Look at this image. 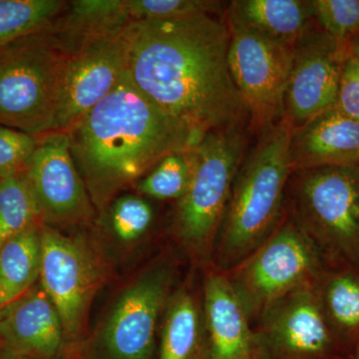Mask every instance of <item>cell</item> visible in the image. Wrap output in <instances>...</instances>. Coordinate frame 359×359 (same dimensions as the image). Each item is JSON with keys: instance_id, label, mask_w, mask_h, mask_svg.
<instances>
[{"instance_id": "cell-1", "label": "cell", "mask_w": 359, "mask_h": 359, "mask_svg": "<svg viewBox=\"0 0 359 359\" xmlns=\"http://www.w3.org/2000/svg\"><path fill=\"white\" fill-rule=\"evenodd\" d=\"M230 40L228 23L214 14L134 21L129 78L197 133L244 126L250 115L231 74Z\"/></svg>"}, {"instance_id": "cell-2", "label": "cell", "mask_w": 359, "mask_h": 359, "mask_svg": "<svg viewBox=\"0 0 359 359\" xmlns=\"http://www.w3.org/2000/svg\"><path fill=\"white\" fill-rule=\"evenodd\" d=\"M67 134L73 160L99 208L161 160L190 150L205 136L161 109L128 72Z\"/></svg>"}, {"instance_id": "cell-3", "label": "cell", "mask_w": 359, "mask_h": 359, "mask_svg": "<svg viewBox=\"0 0 359 359\" xmlns=\"http://www.w3.org/2000/svg\"><path fill=\"white\" fill-rule=\"evenodd\" d=\"M292 131L285 118L264 129L238 168L212 255L211 266L217 271L226 273L242 263L285 218Z\"/></svg>"}, {"instance_id": "cell-4", "label": "cell", "mask_w": 359, "mask_h": 359, "mask_svg": "<svg viewBox=\"0 0 359 359\" xmlns=\"http://www.w3.org/2000/svg\"><path fill=\"white\" fill-rule=\"evenodd\" d=\"M245 145L244 126H235L208 132L191 149L192 176L178 201L174 228L180 243L204 269L211 266Z\"/></svg>"}, {"instance_id": "cell-5", "label": "cell", "mask_w": 359, "mask_h": 359, "mask_svg": "<svg viewBox=\"0 0 359 359\" xmlns=\"http://www.w3.org/2000/svg\"><path fill=\"white\" fill-rule=\"evenodd\" d=\"M290 219L327 266L359 268V164L290 176Z\"/></svg>"}, {"instance_id": "cell-6", "label": "cell", "mask_w": 359, "mask_h": 359, "mask_svg": "<svg viewBox=\"0 0 359 359\" xmlns=\"http://www.w3.org/2000/svg\"><path fill=\"white\" fill-rule=\"evenodd\" d=\"M67 57L50 26L0 49V125L35 138L53 132Z\"/></svg>"}, {"instance_id": "cell-7", "label": "cell", "mask_w": 359, "mask_h": 359, "mask_svg": "<svg viewBox=\"0 0 359 359\" xmlns=\"http://www.w3.org/2000/svg\"><path fill=\"white\" fill-rule=\"evenodd\" d=\"M327 268L313 243L285 214L259 249L224 273L254 325L276 302L316 285Z\"/></svg>"}, {"instance_id": "cell-8", "label": "cell", "mask_w": 359, "mask_h": 359, "mask_svg": "<svg viewBox=\"0 0 359 359\" xmlns=\"http://www.w3.org/2000/svg\"><path fill=\"white\" fill-rule=\"evenodd\" d=\"M169 264L149 269L125 292L91 342L86 359H153L158 325L171 297Z\"/></svg>"}, {"instance_id": "cell-9", "label": "cell", "mask_w": 359, "mask_h": 359, "mask_svg": "<svg viewBox=\"0 0 359 359\" xmlns=\"http://www.w3.org/2000/svg\"><path fill=\"white\" fill-rule=\"evenodd\" d=\"M39 285L57 309L67 341L82 334L97 290L103 285L102 262L85 241L42 224Z\"/></svg>"}, {"instance_id": "cell-10", "label": "cell", "mask_w": 359, "mask_h": 359, "mask_svg": "<svg viewBox=\"0 0 359 359\" xmlns=\"http://www.w3.org/2000/svg\"><path fill=\"white\" fill-rule=\"evenodd\" d=\"M228 26L231 76L249 108L250 119L264 131L283 118L292 48L244 26Z\"/></svg>"}, {"instance_id": "cell-11", "label": "cell", "mask_w": 359, "mask_h": 359, "mask_svg": "<svg viewBox=\"0 0 359 359\" xmlns=\"http://www.w3.org/2000/svg\"><path fill=\"white\" fill-rule=\"evenodd\" d=\"M262 359H347L325 318L316 285L283 297L254 323Z\"/></svg>"}, {"instance_id": "cell-12", "label": "cell", "mask_w": 359, "mask_h": 359, "mask_svg": "<svg viewBox=\"0 0 359 359\" xmlns=\"http://www.w3.org/2000/svg\"><path fill=\"white\" fill-rule=\"evenodd\" d=\"M347 43L309 26L292 47V66L283 100V118L297 129L334 107Z\"/></svg>"}, {"instance_id": "cell-13", "label": "cell", "mask_w": 359, "mask_h": 359, "mask_svg": "<svg viewBox=\"0 0 359 359\" xmlns=\"http://www.w3.org/2000/svg\"><path fill=\"white\" fill-rule=\"evenodd\" d=\"M131 25L68 55L54 131L74 128L127 74Z\"/></svg>"}, {"instance_id": "cell-14", "label": "cell", "mask_w": 359, "mask_h": 359, "mask_svg": "<svg viewBox=\"0 0 359 359\" xmlns=\"http://www.w3.org/2000/svg\"><path fill=\"white\" fill-rule=\"evenodd\" d=\"M23 173L42 224H79L93 214V203L71 154L67 133L54 131L37 138Z\"/></svg>"}, {"instance_id": "cell-15", "label": "cell", "mask_w": 359, "mask_h": 359, "mask_svg": "<svg viewBox=\"0 0 359 359\" xmlns=\"http://www.w3.org/2000/svg\"><path fill=\"white\" fill-rule=\"evenodd\" d=\"M65 328L39 283L0 313V347L7 358L63 359Z\"/></svg>"}, {"instance_id": "cell-16", "label": "cell", "mask_w": 359, "mask_h": 359, "mask_svg": "<svg viewBox=\"0 0 359 359\" xmlns=\"http://www.w3.org/2000/svg\"><path fill=\"white\" fill-rule=\"evenodd\" d=\"M202 297L207 359H262L254 325L224 273L205 269Z\"/></svg>"}, {"instance_id": "cell-17", "label": "cell", "mask_w": 359, "mask_h": 359, "mask_svg": "<svg viewBox=\"0 0 359 359\" xmlns=\"http://www.w3.org/2000/svg\"><path fill=\"white\" fill-rule=\"evenodd\" d=\"M292 173L359 164V122L335 107L294 129L290 144Z\"/></svg>"}, {"instance_id": "cell-18", "label": "cell", "mask_w": 359, "mask_h": 359, "mask_svg": "<svg viewBox=\"0 0 359 359\" xmlns=\"http://www.w3.org/2000/svg\"><path fill=\"white\" fill-rule=\"evenodd\" d=\"M132 22L126 0H74L66 4L50 30L61 50L70 55Z\"/></svg>"}, {"instance_id": "cell-19", "label": "cell", "mask_w": 359, "mask_h": 359, "mask_svg": "<svg viewBox=\"0 0 359 359\" xmlns=\"http://www.w3.org/2000/svg\"><path fill=\"white\" fill-rule=\"evenodd\" d=\"M157 359H207L202 289L192 285L175 290L161 323Z\"/></svg>"}, {"instance_id": "cell-20", "label": "cell", "mask_w": 359, "mask_h": 359, "mask_svg": "<svg viewBox=\"0 0 359 359\" xmlns=\"http://www.w3.org/2000/svg\"><path fill=\"white\" fill-rule=\"evenodd\" d=\"M311 1L235 0L226 9V23L244 26L294 47L313 22Z\"/></svg>"}, {"instance_id": "cell-21", "label": "cell", "mask_w": 359, "mask_h": 359, "mask_svg": "<svg viewBox=\"0 0 359 359\" xmlns=\"http://www.w3.org/2000/svg\"><path fill=\"white\" fill-rule=\"evenodd\" d=\"M316 292L332 332L349 355L359 339V268L327 266Z\"/></svg>"}, {"instance_id": "cell-22", "label": "cell", "mask_w": 359, "mask_h": 359, "mask_svg": "<svg viewBox=\"0 0 359 359\" xmlns=\"http://www.w3.org/2000/svg\"><path fill=\"white\" fill-rule=\"evenodd\" d=\"M41 224L27 229L0 248V283L13 301L39 283Z\"/></svg>"}, {"instance_id": "cell-23", "label": "cell", "mask_w": 359, "mask_h": 359, "mask_svg": "<svg viewBox=\"0 0 359 359\" xmlns=\"http://www.w3.org/2000/svg\"><path fill=\"white\" fill-rule=\"evenodd\" d=\"M66 4L61 0H0V49L50 26Z\"/></svg>"}, {"instance_id": "cell-24", "label": "cell", "mask_w": 359, "mask_h": 359, "mask_svg": "<svg viewBox=\"0 0 359 359\" xmlns=\"http://www.w3.org/2000/svg\"><path fill=\"white\" fill-rule=\"evenodd\" d=\"M39 208L23 172L0 180V248L35 224Z\"/></svg>"}, {"instance_id": "cell-25", "label": "cell", "mask_w": 359, "mask_h": 359, "mask_svg": "<svg viewBox=\"0 0 359 359\" xmlns=\"http://www.w3.org/2000/svg\"><path fill=\"white\" fill-rule=\"evenodd\" d=\"M191 149L174 153L161 160L139 182V192L156 200L181 199L192 176Z\"/></svg>"}, {"instance_id": "cell-26", "label": "cell", "mask_w": 359, "mask_h": 359, "mask_svg": "<svg viewBox=\"0 0 359 359\" xmlns=\"http://www.w3.org/2000/svg\"><path fill=\"white\" fill-rule=\"evenodd\" d=\"M133 21L169 20L215 14L223 2L214 0H126Z\"/></svg>"}, {"instance_id": "cell-27", "label": "cell", "mask_w": 359, "mask_h": 359, "mask_svg": "<svg viewBox=\"0 0 359 359\" xmlns=\"http://www.w3.org/2000/svg\"><path fill=\"white\" fill-rule=\"evenodd\" d=\"M154 222V211L147 201L139 196L118 198L111 208L110 224L116 237L124 243L140 240Z\"/></svg>"}, {"instance_id": "cell-28", "label": "cell", "mask_w": 359, "mask_h": 359, "mask_svg": "<svg viewBox=\"0 0 359 359\" xmlns=\"http://www.w3.org/2000/svg\"><path fill=\"white\" fill-rule=\"evenodd\" d=\"M316 25L334 39L349 41L359 33V0H311Z\"/></svg>"}, {"instance_id": "cell-29", "label": "cell", "mask_w": 359, "mask_h": 359, "mask_svg": "<svg viewBox=\"0 0 359 359\" xmlns=\"http://www.w3.org/2000/svg\"><path fill=\"white\" fill-rule=\"evenodd\" d=\"M36 145L32 135L0 125V180L25 171Z\"/></svg>"}, {"instance_id": "cell-30", "label": "cell", "mask_w": 359, "mask_h": 359, "mask_svg": "<svg viewBox=\"0 0 359 359\" xmlns=\"http://www.w3.org/2000/svg\"><path fill=\"white\" fill-rule=\"evenodd\" d=\"M334 107L359 122V59L351 54L342 68Z\"/></svg>"}, {"instance_id": "cell-31", "label": "cell", "mask_w": 359, "mask_h": 359, "mask_svg": "<svg viewBox=\"0 0 359 359\" xmlns=\"http://www.w3.org/2000/svg\"><path fill=\"white\" fill-rule=\"evenodd\" d=\"M347 50L348 54L359 59V33L347 42Z\"/></svg>"}, {"instance_id": "cell-32", "label": "cell", "mask_w": 359, "mask_h": 359, "mask_svg": "<svg viewBox=\"0 0 359 359\" xmlns=\"http://www.w3.org/2000/svg\"><path fill=\"white\" fill-rule=\"evenodd\" d=\"M11 302H13V299L9 297V294H7L6 290L4 289L2 283H0V313H1V311H4V309H6Z\"/></svg>"}, {"instance_id": "cell-33", "label": "cell", "mask_w": 359, "mask_h": 359, "mask_svg": "<svg viewBox=\"0 0 359 359\" xmlns=\"http://www.w3.org/2000/svg\"><path fill=\"white\" fill-rule=\"evenodd\" d=\"M347 359H359V339L356 341V344H354Z\"/></svg>"}, {"instance_id": "cell-34", "label": "cell", "mask_w": 359, "mask_h": 359, "mask_svg": "<svg viewBox=\"0 0 359 359\" xmlns=\"http://www.w3.org/2000/svg\"><path fill=\"white\" fill-rule=\"evenodd\" d=\"M6 358V355H4V351H2L1 347H0V359Z\"/></svg>"}, {"instance_id": "cell-35", "label": "cell", "mask_w": 359, "mask_h": 359, "mask_svg": "<svg viewBox=\"0 0 359 359\" xmlns=\"http://www.w3.org/2000/svg\"><path fill=\"white\" fill-rule=\"evenodd\" d=\"M4 359H20V358H4ZM63 359H65V358H63Z\"/></svg>"}]
</instances>
